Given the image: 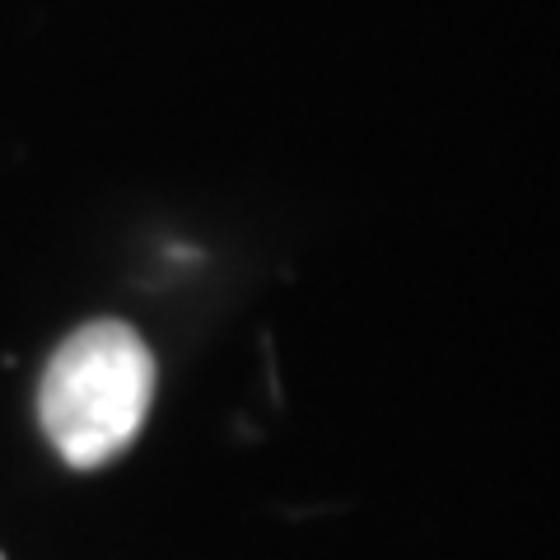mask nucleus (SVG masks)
Segmentation results:
<instances>
[{"mask_svg":"<svg viewBox=\"0 0 560 560\" xmlns=\"http://www.w3.org/2000/svg\"><path fill=\"white\" fill-rule=\"evenodd\" d=\"M154 401V355L127 323H84L57 346L38 383V420L70 467L121 458Z\"/></svg>","mask_w":560,"mask_h":560,"instance_id":"obj_1","label":"nucleus"}]
</instances>
